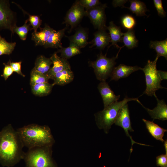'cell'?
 <instances>
[{"label": "cell", "instance_id": "1", "mask_svg": "<svg viewBox=\"0 0 167 167\" xmlns=\"http://www.w3.org/2000/svg\"><path fill=\"white\" fill-rule=\"evenodd\" d=\"M24 147L17 131L11 124L0 131V161L3 164H11L24 156Z\"/></svg>", "mask_w": 167, "mask_h": 167}, {"label": "cell", "instance_id": "2", "mask_svg": "<svg viewBox=\"0 0 167 167\" xmlns=\"http://www.w3.org/2000/svg\"><path fill=\"white\" fill-rule=\"evenodd\" d=\"M24 146L28 149L52 146L54 140L49 127L32 124L16 130Z\"/></svg>", "mask_w": 167, "mask_h": 167}, {"label": "cell", "instance_id": "3", "mask_svg": "<svg viewBox=\"0 0 167 167\" xmlns=\"http://www.w3.org/2000/svg\"><path fill=\"white\" fill-rule=\"evenodd\" d=\"M137 98H129L126 96L122 101H117L104 108L95 115L96 123L98 127L103 129L108 133L112 125L115 123L119 112L121 108L128 102L136 101Z\"/></svg>", "mask_w": 167, "mask_h": 167}, {"label": "cell", "instance_id": "4", "mask_svg": "<svg viewBox=\"0 0 167 167\" xmlns=\"http://www.w3.org/2000/svg\"><path fill=\"white\" fill-rule=\"evenodd\" d=\"M51 146L28 149L24 156L28 167H55L51 159Z\"/></svg>", "mask_w": 167, "mask_h": 167}, {"label": "cell", "instance_id": "5", "mask_svg": "<svg viewBox=\"0 0 167 167\" xmlns=\"http://www.w3.org/2000/svg\"><path fill=\"white\" fill-rule=\"evenodd\" d=\"M158 58L156 57L153 61L148 60L147 64L142 70L144 72L146 83V88L143 92L148 96L157 97L156 92L160 89L165 88L161 84L162 80L159 70L156 68V62Z\"/></svg>", "mask_w": 167, "mask_h": 167}, {"label": "cell", "instance_id": "6", "mask_svg": "<svg viewBox=\"0 0 167 167\" xmlns=\"http://www.w3.org/2000/svg\"><path fill=\"white\" fill-rule=\"evenodd\" d=\"M117 57L108 58L102 53L97 55V59L94 61H90L89 64L92 67L97 79L105 81L110 76L116 64L115 61Z\"/></svg>", "mask_w": 167, "mask_h": 167}, {"label": "cell", "instance_id": "7", "mask_svg": "<svg viewBox=\"0 0 167 167\" xmlns=\"http://www.w3.org/2000/svg\"><path fill=\"white\" fill-rule=\"evenodd\" d=\"M16 24V14L11 9L9 1L0 0V31L7 29L12 32Z\"/></svg>", "mask_w": 167, "mask_h": 167}, {"label": "cell", "instance_id": "8", "mask_svg": "<svg viewBox=\"0 0 167 167\" xmlns=\"http://www.w3.org/2000/svg\"><path fill=\"white\" fill-rule=\"evenodd\" d=\"M107 7L106 4H101L92 8L85 10V16L89 18L95 29H97L98 30H106L105 10Z\"/></svg>", "mask_w": 167, "mask_h": 167}, {"label": "cell", "instance_id": "9", "mask_svg": "<svg viewBox=\"0 0 167 167\" xmlns=\"http://www.w3.org/2000/svg\"><path fill=\"white\" fill-rule=\"evenodd\" d=\"M114 123L116 125L122 127L124 130L127 136L130 139L131 141V147L130 149V153L132 151V146L134 144L136 143L140 145L149 146V145L140 143L134 141L132 137L129 134V131L133 132L134 130L131 126L129 109L127 103L124 105L120 110Z\"/></svg>", "mask_w": 167, "mask_h": 167}, {"label": "cell", "instance_id": "10", "mask_svg": "<svg viewBox=\"0 0 167 167\" xmlns=\"http://www.w3.org/2000/svg\"><path fill=\"white\" fill-rule=\"evenodd\" d=\"M85 10L78 0L76 1L67 11L63 23L70 26V31L75 27L85 16Z\"/></svg>", "mask_w": 167, "mask_h": 167}, {"label": "cell", "instance_id": "11", "mask_svg": "<svg viewBox=\"0 0 167 167\" xmlns=\"http://www.w3.org/2000/svg\"><path fill=\"white\" fill-rule=\"evenodd\" d=\"M97 88L102 98L104 108L118 101L120 98V96L115 95L106 81H101Z\"/></svg>", "mask_w": 167, "mask_h": 167}, {"label": "cell", "instance_id": "12", "mask_svg": "<svg viewBox=\"0 0 167 167\" xmlns=\"http://www.w3.org/2000/svg\"><path fill=\"white\" fill-rule=\"evenodd\" d=\"M157 101L156 106L150 109L144 106L139 100L137 101L145 109L153 120L158 119L162 121L167 119V105L163 100H160L157 97H155Z\"/></svg>", "mask_w": 167, "mask_h": 167}, {"label": "cell", "instance_id": "13", "mask_svg": "<svg viewBox=\"0 0 167 167\" xmlns=\"http://www.w3.org/2000/svg\"><path fill=\"white\" fill-rule=\"evenodd\" d=\"M57 53H54L50 58L53 65L47 75L49 79H51L55 74L59 72L71 68L67 60L59 56Z\"/></svg>", "mask_w": 167, "mask_h": 167}, {"label": "cell", "instance_id": "14", "mask_svg": "<svg viewBox=\"0 0 167 167\" xmlns=\"http://www.w3.org/2000/svg\"><path fill=\"white\" fill-rule=\"evenodd\" d=\"M142 69V68L137 66H131L121 64L114 68L110 76V80L118 81L128 77L133 72Z\"/></svg>", "mask_w": 167, "mask_h": 167}, {"label": "cell", "instance_id": "15", "mask_svg": "<svg viewBox=\"0 0 167 167\" xmlns=\"http://www.w3.org/2000/svg\"><path fill=\"white\" fill-rule=\"evenodd\" d=\"M66 37L70 41L69 44H73L80 49L84 48L89 44L88 31L82 27H78L73 35Z\"/></svg>", "mask_w": 167, "mask_h": 167}, {"label": "cell", "instance_id": "16", "mask_svg": "<svg viewBox=\"0 0 167 167\" xmlns=\"http://www.w3.org/2000/svg\"><path fill=\"white\" fill-rule=\"evenodd\" d=\"M106 30H98L94 33L93 39L89 43L92 45L90 48H95L100 50L104 49L110 42V39L109 34Z\"/></svg>", "mask_w": 167, "mask_h": 167}, {"label": "cell", "instance_id": "17", "mask_svg": "<svg viewBox=\"0 0 167 167\" xmlns=\"http://www.w3.org/2000/svg\"><path fill=\"white\" fill-rule=\"evenodd\" d=\"M67 28L66 26L58 31L54 30L50 35L47 41L43 46L45 48H60L62 46L61 40L65 35V31Z\"/></svg>", "mask_w": 167, "mask_h": 167}, {"label": "cell", "instance_id": "18", "mask_svg": "<svg viewBox=\"0 0 167 167\" xmlns=\"http://www.w3.org/2000/svg\"><path fill=\"white\" fill-rule=\"evenodd\" d=\"M40 29V31L33 32L32 33V40L34 41L36 46H44L54 30L47 24L44 28Z\"/></svg>", "mask_w": 167, "mask_h": 167}, {"label": "cell", "instance_id": "19", "mask_svg": "<svg viewBox=\"0 0 167 167\" xmlns=\"http://www.w3.org/2000/svg\"><path fill=\"white\" fill-rule=\"evenodd\" d=\"M142 120L145 123L148 132L153 138L162 142L165 141L163 137L165 132L167 131L166 129L161 127L153 121H150L144 119H143Z\"/></svg>", "mask_w": 167, "mask_h": 167}, {"label": "cell", "instance_id": "20", "mask_svg": "<svg viewBox=\"0 0 167 167\" xmlns=\"http://www.w3.org/2000/svg\"><path fill=\"white\" fill-rule=\"evenodd\" d=\"M106 29L109 32L110 42L112 43L108 47V49L112 45H113L117 48H120V51L121 48L118 45L117 43L118 42H121L123 33L121 31L120 27L116 26L113 21H111L109 22V26L107 27Z\"/></svg>", "mask_w": 167, "mask_h": 167}, {"label": "cell", "instance_id": "21", "mask_svg": "<svg viewBox=\"0 0 167 167\" xmlns=\"http://www.w3.org/2000/svg\"><path fill=\"white\" fill-rule=\"evenodd\" d=\"M74 75L71 68L63 70L55 74L51 79L54 80L53 84L63 85L72 81Z\"/></svg>", "mask_w": 167, "mask_h": 167}, {"label": "cell", "instance_id": "22", "mask_svg": "<svg viewBox=\"0 0 167 167\" xmlns=\"http://www.w3.org/2000/svg\"><path fill=\"white\" fill-rule=\"evenodd\" d=\"M52 64V62L50 58L40 55L36 58L33 69L47 76Z\"/></svg>", "mask_w": 167, "mask_h": 167}, {"label": "cell", "instance_id": "23", "mask_svg": "<svg viewBox=\"0 0 167 167\" xmlns=\"http://www.w3.org/2000/svg\"><path fill=\"white\" fill-rule=\"evenodd\" d=\"M54 86L53 84H50L48 82L36 84L31 86L32 92L36 96H47L50 93Z\"/></svg>", "mask_w": 167, "mask_h": 167}, {"label": "cell", "instance_id": "24", "mask_svg": "<svg viewBox=\"0 0 167 167\" xmlns=\"http://www.w3.org/2000/svg\"><path fill=\"white\" fill-rule=\"evenodd\" d=\"M150 48L156 51V57H164L167 59V39L161 41H151L149 45Z\"/></svg>", "mask_w": 167, "mask_h": 167}, {"label": "cell", "instance_id": "25", "mask_svg": "<svg viewBox=\"0 0 167 167\" xmlns=\"http://www.w3.org/2000/svg\"><path fill=\"white\" fill-rule=\"evenodd\" d=\"M130 6L128 8L132 13L136 16H147L146 14L148 11L145 3L140 1L137 0H130Z\"/></svg>", "mask_w": 167, "mask_h": 167}, {"label": "cell", "instance_id": "26", "mask_svg": "<svg viewBox=\"0 0 167 167\" xmlns=\"http://www.w3.org/2000/svg\"><path fill=\"white\" fill-rule=\"evenodd\" d=\"M122 41L124 44L123 47L125 46L128 49L137 47L138 42L133 30H129L126 32L123 33Z\"/></svg>", "mask_w": 167, "mask_h": 167}, {"label": "cell", "instance_id": "27", "mask_svg": "<svg viewBox=\"0 0 167 167\" xmlns=\"http://www.w3.org/2000/svg\"><path fill=\"white\" fill-rule=\"evenodd\" d=\"M57 53L60 54V57L67 60L68 59L80 54V49L76 46L72 44H69L67 47L62 46L58 49Z\"/></svg>", "mask_w": 167, "mask_h": 167}, {"label": "cell", "instance_id": "28", "mask_svg": "<svg viewBox=\"0 0 167 167\" xmlns=\"http://www.w3.org/2000/svg\"><path fill=\"white\" fill-rule=\"evenodd\" d=\"M28 19L26 20L24 24L20 27L15 25L13 28L11 33H15L21 40H25L29 31L32 30V28L30 27V24L29 23L28 24Z\"/></svg>", "mask_w": 167, "mask_h": 167}, {"label": "cell", "instance_id": "29", "mask_svg": "<svg viewBox=\"0 0 167 167\" xmlns=\"http://www.w3.org/2000/svg\"><path fill=\"white\" fill-rule=\"evenodd\" d=\"M16 43L8 42L0 34V56L4 54L10 55L14 50Z\"/></svg>", "mask_w": 167, "mask_h": 167}, {"label": "cell", "instance_id": "30", "mask_svg": "<svg viewBox=\"0 0 167 167\" xmlns=\"http://www.w3.org/2000/svg\"><path fill=\"white\" fill-rule=\"evenodd\" d=\"M49 79L46 75L33 69L31 71L30 82L31 86L40 83H48Z\"/></svg>", "mask_w": 167, "mask_h": 167}, {"label": "cell", "instance_id": "31", "mask_svg": "<svg viewBox=\"0 0 167 167\" xmlns=\"http://www.w3.org/2000/svg\"><path fill=\"white\" fill-rule=\"evenodd\" d=\"M121 22L123 27L128 30H133L136 24L135 18L129 15H126L122 17Z\"/></svg>", "mask_w": 167, "mask_h": 167}, {"label": "cell", "instance_id": "32", "mask_svg": "<svg viewBox=\"0 0 167 167\" xmlns=\"http://www.w3.org/2000/svg\"><path fill=\"white\" fill-rule=\"evenodd\" d=\"M22 10L29 16L28 20L32 27V30H33L34 32H35L37 31V29L38 28H41L40 26L42 22L39 16L36 15H30L24 10Z\"/></svg>", "mask_w": 167, "mask_h": 167}, {"label": "cell", "instance_id": "33", "mask_svg": "<svg viewBox=\"0 0 167 167\" xmlns=\"http://www.w3.org/2000/svg\"><path fill=\"white\" fill-rule=\"evenodd\" d=\"M79 4L85 9L87 10L97 6L101 3L98 0H78Z\"/></svg>", "mask_w": 167, "mask_h": 167}, {"label": "cell", "instance_id": "34", "mask_svg": "<svg viewBox=\"0 0 167 167\" xmlns=\"http://www.w3.org/2000/svg\"><path fill=\"white\" fill-rule=\"evenodd\" d=\"M154 4L159 16L164 17L166 16V12L164 11L161 0H154Z\"/></svg>", "mask_w": 167, "mask_h": 167}, {"label": "cell", "instance_id": "35", "mask_svg": "<svg viewBox=\"0 0 167 167\" xmlns=\"http://www.w3.org/2000/svg\"><path fill=\"white\" fill-rule=\"evenodd\" d=\"M21 63L22 62H11L10 60L7 62V64L10 65L14 71L16 73L21 76L24 77L25 75H24L21 71Z\"/></svg>", "mask_w": 167, "mask_h": 167}, {"label": "cell", "instance_id": "36", "mask_svg": "<svg viewBox=\"0 0 167 167\" xmlns=\"http://www.w3.org/2000/svg\"><path fill=\"white\" fill-rule=\"evenodd\" d=\"M3 64L4 66L2 74L1 76L4 78L5 80H6L12 74L14 71L12 67L9 65L5 63H3Z\"/></svg>", "mask_w": 167, "mask_h": 167}, {"label": "cell", "instance_id": "37", "mask_svg": "<svg viewBox=\"0 0 167 167\" xmlns=\"http://www.w3.org/2000/svg\"><path fill=\"white\" fill-rule=\"evenodd\" d=\"M156 164L161 167L167 166V154H162L156 157Z\"/></svg>", "mask_w": 167, "mask_h": 167}, {"label": "cell", "instance_id": "38", "mask_svg": "<svg viewBox=\"0 0 167 167\" xmlns=\"http://www.w3.org/2000/svg\"><path fill=\"white\" fill-rule=\"evenodd\" d=\"M126 0H113L112 2V4L113 6L116 7L119 6H122L127 2Z\"/></svg>", "mask_w": 167, "mask_h": 167}, {"label": "cell", "instance_id": "39", "mask_svg": "<svg viewBox=\"0 0 167 167\" xmlns=\"http://www.w3.org/2000/svg\"><path fill=\"white\" fill-rule=\"evenodd\" d=\"M159 74L161 79H167V71L159 70Z\"/></svg>", "mask_w": 167, "mask_h": 167}]
</instances>
